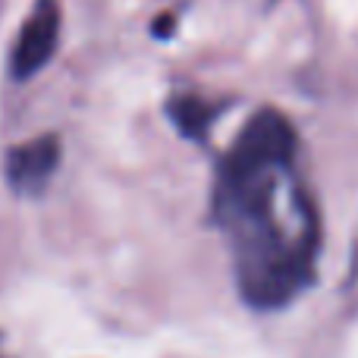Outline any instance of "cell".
<instances>
[{
  "label": "cell",
  "instance_id": "5b68a950",
  "mask_svg": "<svg viewBox=\"0 0 358 358\" xmlns=\"http://www.w3.org/2000/svg\"><path fill=\"white\" fill-rule=\"evenodd\" d=\"M0 358H3V355H0Z\"/></svg>",
  "mask_w": 358,
  "mask_h": 358
},
{
  "label": "cell",
  "instance_id": "6da1fadb",
  "mask_svg": "<svg viewBox=\"0 0 358 358\" xmlns=\"http://www.w3.org/2000/svg\"><path fill=\"white\" fill-rule=\"evenodd\" d=\"M210 217L229 245L245 305L286 308L315 283L321 217L299 170V136L286 113L264 107L248 117L220 157Z\"/></svg>",
  "mask_w": 358,
  "mask_h": 358
},
{
  "label": "cell",
  "instance_id": "3957f363",
  "mask_svg": "<svg viewBox=\"0 0 358 358\" xmlns=\"http://www.w3.org/2000/svg\"><path fill=\"white\" fill-rule=\"evenodd\" d=\"M60 138L57 136H38L29 142L16 145L6 155V182L19 195H41L48 182L54 179L57 167H60Z\"/></svg>",
  "mask_w": 358,
  "mask_h": 358
},
{
  "label": "cell",
  "instance_id": "277c9868",
  "mask_svg": "<svg viewBox=\"0 0 358 358\" xmlns=\"http://www.w3.org/2000/svg\"><path fill=\"white\" fill-rule=\"evenodd\" d=\"M167 113H170V120H173L176 129L182 132L185 138H195V142H204L210 120L217 117V107L210 104V101L195 98V94H182V98L170 101Z\"/></svg>",
  "mask_w": 358,
  "mask_h": 358
},
{
  "label": "cell",
  "instance_id": "7a4b0ae2",
  "mask_svg": "<svg viewBox=\"0 0 358 358\" xmlns=\"http://www.w3.org/2000/svg\"><path fill=\"white\" fill-rule=\"evenodd\" d=\"M57 41H60V6H57V0H38L19 29L16 44H13V79H31L35 73H41L44 63L54 57Z\"/></svg>",
  "mask_w": 358,
  "mask_h": 358
}]
</instances>
